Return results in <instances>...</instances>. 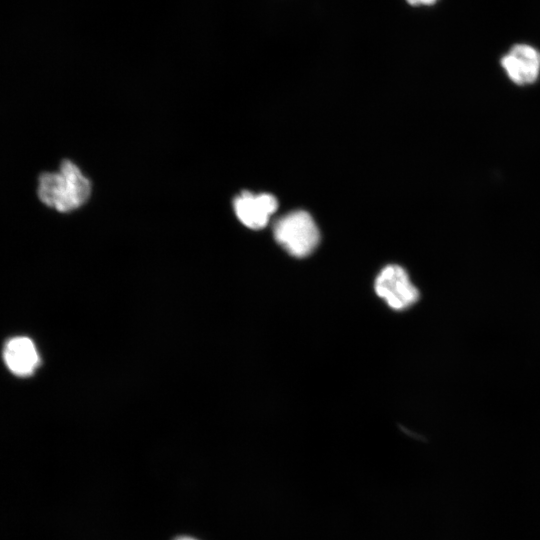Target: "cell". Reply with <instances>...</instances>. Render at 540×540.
I'll return each instance as SVG.
<instances>
[{
  "instance_id": "obj_1",
  "label": "cell",
  "mask_w": 540,
  "mask_h": 540,
  "mask_svg": "<svg viewBox=\"0 0 540 540\" xmlns=\"http://www.w3.org/2000/svg\"><path fill=\"white\" fill-rule=\"evenodd\" d=\"M90 194V181L70 160H64L58 171L45 172L39 177L40 200L57 211L69 212L79 208Z\"/></svg>"
},
{
  "instance_id": "obj_8",
  "label": "cell",
  "mask_w": 540,
  "mask_h": 540,
  "mask_svg": "<svg viewBox=\"0 0 540 540\" xmlns=\"http://www.w3.org/2000/svg\"><path fill=\"white\" fill-rule=\"evenodd\" d=\"M176 540H196V539H193V538H190V537H180Z\"/></svg>"
},
{
  "instance_id": "obj_3",
  "label": "cell",
  "mask_w": 540,
  "mask_h": 540,
  "mask_svg": "<svg viewBox=\"0 0 540 540\" xmlns=\"http://www.w3.org/2000/svg\"><path fill=\"white\" fill-rule=\"evenodd\" d=\"M374 289L376 294L395 310L409 308L420 296L405 269L398 265L383 268L375 279Z\"/></svg>"
},
{
  "instance_id": "obj_5",
  "label": "cell",
  "mask_w": 540,
  "mask_h": 540,
  "mask_svg": "<svg viewBox=\"0 0 540 540\" xmlns=\"http://www.w3.org/2000/svg\"><path fill=\"white\" fill-rule=\"evenodd\" d=\"M237 218L248 228L265 227L278 207L277 199L268 193L243 191L233 201Z\"/></svg>"
},
{
  "instance_id": "obj_6",
  "label": "cell",
  "mask_w": 540,
  "mask_h": 540,
  "mask_svg": "<svg viewBox=\"0 0 540 540\" xmlns=\"http://www.w3.org/2000/svg\"><path fill=\"white\" fill-rule=\"evenodd\" d=\"M4 360L9 370L18 376H29L40 362L33 341L27 337L10 339L4 348Z\"/></svg>"
},
{
  "instance_id": "obj_4",
  "label": "cell",
  "mask_w": 540,
  "mask_h": 540,
  "mask_svg": "<svg viewBox=\"0 0 540 540\" xmlns=\"http://www.w3.org/2000/svg\"><path fill=\"white\" fill-rule=\"evenodd\" d=\"M500 63L509 79L518 85L532 84L540 75V51L529 44H515Z\"/></svg>"
},
{
  "instance_id": "obj_7",
  "label": "cell",
  "mask_w": 540,
  "mask_h": 540,
  "mask_svg": "<svg viewBox=\"0 0 540 540\" xmlns=\"http://www.w3.org/2000/svg\"><path fill=\"white\" fill-rule=\"evenodd\" d=\"M411 5H431L437 0H407Z\"/></svg>"
},
{
  "instance_id": "obj_2",
  "label": "cell",
  "mask_w": 540,
  "mask_h": 540,
  "mask_svg": "<svg viewBox=\"0 0 540 540\" xmlns=\"http://www.w3.org/2000/svg\"><path fill=\"white\" fill-rule=\"evenodd\" d=\"M273 233L277 243L297 258L310 255L320 240L319 230L313 218L301 210L279 218L274 225Z\"/></svg>"
}]
</instances>
